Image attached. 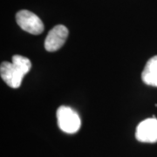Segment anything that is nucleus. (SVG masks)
<instances>
[{
    "label": "nucleus",
    "mask_w": 157,
    "mask_h": 157,
    "mask_svg": "<svg viewBox=\"0 0 157 157\" xmlns=\"http://www.w3.org/2000/svg\"><path fill=\"white\" fill-rule=\"evenodd\" d=\"M32 68V62L26 57L14 55L12 62L4 61L0 66L1 78L11 88H18L24 76Z\"/></svg>",
    "instance_id": "1"
},
{
    "label": "nucleus",
    "mask_w": 157,
    "mask_h": 157,
    "mask_svg": "<svg viewBox=\"0 0 157 157\" xmlns=\"http://www.w3.org/2000/svg\"><path fill=\"white\" fill-rule=\"evenodd\" d=\"M57 120L59 128L67 134L78 132L81 126V121L77 112L67 106L59 107L57 111Z\"/></svg>",
    "instance_id": "2"
},
{
    "label": "nucleus",
    "mask_w": 157,
    "mask_h": 157,
    "mask_svg": "<svg viewBox=\"0 0 157 157\" xmlns=\"http://www.w3.org/2000/svg\"><path fill=\"white\" fill-rule=\"evenodd\" d=\"M16 21L20 28L33 35H39L44 31V24L36 14L27 10L19 11L16 14Z\"/></svg>",
    "instance_id": "3"
},
{
    "label": "nucleus",
    "mask_w": 157,
    "mask_h": 157,
    "mask_svg": "<svg viewBox=\"0 0 157 157\" xmlns=\"http://www.w3.org/2000/svg\"><path fill=\"white\" fill-rule=\"evenodd\" d=\"M136 139L140 142L155 143L157 141V119L148 118L141 121L135 132Z\"/></svg>",
    "instance_id": "4"
},
{
    "label": "nucleus",
    "mask_w": 157,
    "mask_h": 157,
    "mask_svg": "<svg viewBox=\"0 0 157 157\" xmlns=\"http://www.w3.org/2000/svg\"><path fill=\"white\" fill-rule=\"evenodd\" d=\"M68 29L63 25L54 26L47 34L45 40V48L48 52H55L60 49L67 41Z\"/></svg>",
    "instance_id": "5"
},
{
    "label": "nucleus",
    "mask_w": 157,
    "mask_h": 157,
    "mask_svg": "<svg viewBox=\"0 0 157 157\" xmlns=\"http://www.w3.org/2000/svg\"><path fill=\"white\" fill-rule=\"evenodd\" d=\"M141 79L146 85L157 87V55L147 62L141 73Z\"/></svg>",
    "instance_id": "6"
}]
</instances>
